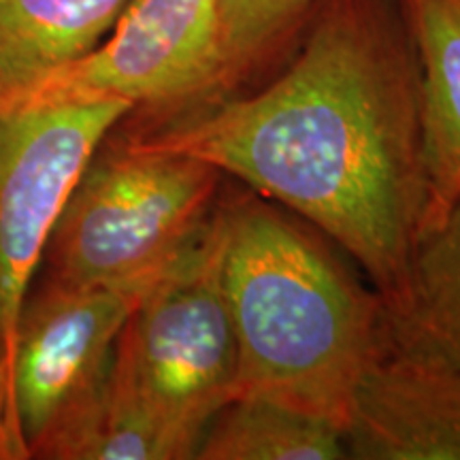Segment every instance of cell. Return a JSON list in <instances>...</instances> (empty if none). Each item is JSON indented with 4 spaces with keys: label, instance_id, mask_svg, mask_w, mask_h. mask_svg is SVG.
Listing matches in <instances>:
<instances>
[{
    "label": "cell",
    "instance_id": "1",
    "mask_svg": "<svg viewBox=\"0 0 460 460\" xmlns=\"http://www.w3.org/2000/svg\"><path fill=\"white\" fill-rule=\"evenodd\" d=\"M115 141L194 156L331 237L379 301L399 295L429 207L416 62L371 0H332L267 88Z\"/></svg>",
    "mask_w": 460,
    "mask_h": 460
},
{
    "label": "cell",
    "instance_id": "2",
    "mask_svg": "<svg viewBox=\"0 0 460 460\" xmlns=\"http://www.w3.org/2000/svg\"><path fill=\"white\" fill-rule=\"evenodd\" d=\"M222 211L234 399L278 401L345 430L356 388L382 356V301L271 200L245 197Z\"/></svg>",
    "mask_w": 460,
    "mask_h": 460
},
{
    "label": "cell",
    "instance_id": "3",
    "mask_svg": "<svg viewBox=\"0 0 460 460\" xmlns=\"http://www.w3.org/2000/svg\"><path fill=\"white\" fill-rule=\"evenodd\" d=\"M224 247L220 207L132 309L115 343L107 405L156 430L175 460L197 458L211 420L234 399Z\"/></svg>",
    "mask_w": 460,
    "mask_h": 460
},
{
    "label": "cell",
    "instance_id": "4",
    "mask_svg": "<svg viewBox=\"0 0 460 460\" xmlns=\"http://www.w3.org/2000/svg\"><path fill=\"white\" fill-rule=\"evenodd\" d=\"M220 177L194 156L107 137L51 228L41 279L119 284L166 271L214 211Z\"/></svg>",
    "mask_w": 460,
    "mask_h": 460
},
{
    "label": "cell",
    "instance_id": "5",
    "mask_svg": "<svg viewBox=\"0 0 460 460\" xmlns=\"http://www.w3.org/2000/svg\"><path fill=\"white\" fill-rule=\"evenodd\" d=\"M130 111L124 101H92L0 113V379L17 460L28 458L13 401L22 307L68 194L109 132Z\"/></svg>",
    "mask_w": 460,
    "mask_h": 460
},
{
    "label": "cell",
    "instance_id": "6",
    "mask_svg": "<svg viewBox=\"0 0 460 460\" xmlns=\"http://www.w3.org/2000/svg\"><path fill=\"white\" fill-rule=\"evenodd\" d=\"M160 275L90 286L41 279L31 288L13 356L15 420L28 458L48 460L99 405L119 332Z\"/></svg>",
    "mask_w": 460,
    "mask_h": 460
},
{
    "label": "cell",
    "instance_id": "7",
    "mask_svg": "<svg viewBox=\"0 0 460 460\" xmlns=\"http://www.w3.org/2000/svg\"><path fill=\"white\" fill-rule=\"evenodd\" d=\"M222 84L216 0H132L94 49L58 68L20 107L124 101L132 111L169 113Z\"/></svg>",
    "mask_w": 460,
    "mask_h": 460
},
{
    "label": "cell",
    "instance_id": "8",
    "mask_svg": "<svg viewBox=\"0 0 460 460\" xmlns=\"http://www.w3.org/2000/svg\"><path fill=\"white\" fill-rule=\"evenodd\" d=\"M343 435L348 458L460 460V369L382 354L356 388Z\"/></svg>",
    "mask_w": 460,
    "mask_h": 460
},
{
    "label": "cell",
    "instance_id": "9",
    "mask_svg": "<svg viewBox=\"0 0 460 460\" xmlns=\"http://www.w3.org/2000/svg\"><path fill=\"white\" fill-rule=\"evenodd\" d=\"M402 4L416 51L427 224L460 199V0Z\"/></svg>",
    "mask_w": 460,
    "mask_h": 460
},
{
    "label": "cell",
    "instance_id": "10",
    "mask_svg": "<svg viewBox=\"0 0 460 460\" xmlns=\"http://www.w3.org/2000/svg\"><path fill=\"white\" fill-rule=\"evenodd\" d=\"M132 0H0V113L94 49Z\"/></svg>",
    "mask_w": 460,
    "mask_h": 460
},
{
    "label": "cell",
    "instance_id": "11",
    "mask_svg": "<svg viewBox=\"0 0 460 460\" xmlns=\"http://www.w3.org/2000/svg\"><path fill=\"white\" fill-rule=\"evenodd\" d=\"M382 307L401 354L460 369V199L424 224L401 292Z\"/></svg>",
    "mask_w": 460,
    "mask_h": 460
},
{
    "label": "cell",
    "instance_id": "12",
    "mask_svg": "<svg viewBox=\"0 0 460 460\" xmlns=\"http://www.w3.org/2000/svg\"><path fill=\"white\" fill-rule=\"evenodd\" d=\"M200 460H341L343 429L284 402L241 396L205 430Z\"/></svg>",
    "mask_w": 460,
    "mask_h": 460
},
{
    "label": "cell",
    "instance_id": "13",
    "mask_svg": "<svg viewBox=\"0 0 460 460\" xmlns=\"http://www.w3.org/2000/svg\"><path fill=\"white\" fill-rule=\"evenodd\" d=\"M312 0H216L226 82L250 66Z\"/></svg>",
    "mask_w": 460,
    "mask_h": 460
},
{
    "label": "cell",
    "instance_id": "14",
    "mask_svg": "<svg viewBox=\"0 0 460 460\" xmlns=\"http://www.w3.org/2000/svg\"><path fill=\"white\" fill-rule=\"evenodd\" d=\"M0 458H15L7 427V394H4L3 379H0Z\"/></svg>",
    "mask_w": 460,
    "mask_h": 460
}]
</instances>
